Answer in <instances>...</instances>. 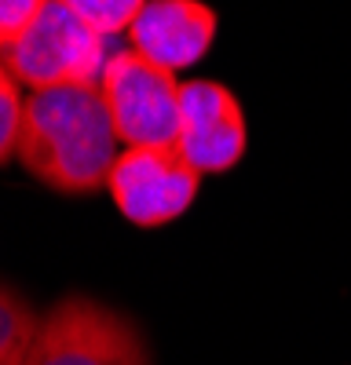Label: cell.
Wrapping results in <instances>:
<instances>
[{"label":"cell","mask_w":351,"mask_h":365,"mask_svg":"<svg viewBox=\"0 0 351 365\" xmlns=\"http://www.w3.org/2000/svg\"><path fill=\"white\" fill-rule=\"evenodd\" d=\"M99 84L29 91L22 110L19 161L58 194H96L121 158Z\"/></svg>","instance_id":"1"},{"label":"cell","mask_w":351,"mask_h":365,"mask_svg":"<svg viewBox=\"0 0 351 365\" xmlns=\"http://www.w3.org/2000/svg\"><path fill=\"white\" fill-rule=\"evenodd\" d=\"M245 113L238 96L220 81H187L180 91V139L176 150L201 175L230 172L245 158Z\"/></svg>","instance_id":"6"},{"label":"cell","mask_w":351,"mask_h":365,"mask_svg":"<svg viewBox=\"0 0 351 365\" xmlns=\"http://www.w3.org/2000/svg\"><path fill=\"white\" fill-rule=\"evenodd\" d=\"M48 0H0V51L15 44L29 26L37 22Z\"/></svg>","instance_id":"11"},{"label":"cell","mask_w":351,"mask_h":365,"mask_svg":"<svg viewBox=\"0 0 351 365\" xmlns=\"http://www.w3.org/2000/svg\"><path fill=\"white\" fill-rule=\"evenodd\" d=\"M58 4H66L96 34L110 37V34H128V26L146 8V0H58Z\"/></svg>","instance_id":"9"},{"label":"cell","mask_w":351,"mask_h":365,"mask_svg":"<svg viewBox=\"0 0 351 365\" xmlns=\"http://www.w3.org/2000/svg\"><path fill=\"white\" fill-rule=\"evenodd\" d=\"M198 187L201 172H194L176 146H125L106 179L121 216L143 230L180 220L194 205Z\"/></svg>","instance_id":"5"},{"label":"cell","mask_w":351,"mask_h":365,"mask_svg":"<svg viewBox=\"0 0 351 365\" xmlns=\"http://www.w3.org/2000/svg\"><path fill=\"white\" fill-rule=\"evenodd\" d=\"M106 37L81 22L66 4L48 0L26 34L0 51L8 73L34 91L66 84H99L106 70Z\"/></svg>","instance_id":"2"},{"label":"cell","mask_w":351,"mask_h":365,"mask_svg":"<svg viewBox=\"0 0 351 365\" xmlns=\"http://www.w3.org/2000/svg\"><path fill=\"white\" fill-rule=\"evenodd\" d=\"M117 139L125 146H176L180 139V91L172 70L139 51H113L99 77Z\"/></svg>","instance_id":"4"},{"label":"cell","mask_w":351,"mask_h":365,"mask_svg":"<svg viewBox=\"0 0 351 365\" xmlns=\"http://www.w3.org/2000/svg\"><path fill=\"white\" fill-rule=\"evenodd\" d=\"M41 314L29 307V299L0 282V365H29L34 361Z\"/></svg>","instance_id":"8"},{"label":"cell","mask_w":351,"mask_h":365,"mask_svg":"<svg viewBox=\"0 0 351 365\" xmlns=\"http://www.w3.org/2000/svg\"><path fill=\"white\" fill-rule=\"evenodd\" d=\"M22 110H26V99L19 91V81L11 73H0V165H8L19 154Z\"/></svg>","instance_id":"10"},{"label":"cell","mask_w":351,"mask_h":365,"mask_svg":"<svg viewBox=\"0 0 351 365\" xmlns=\"http://www.w3.org/2000/svg\"><path fill=\"white\" fill-rule=\"evenodd\" d=\"M29 365H151L143 332L92 296H66L41 318Z\"/></svg>","instance_id":"3"},{"label":"cell","mask_w":351,"mask_h":365,"mask_svg":"<svg viewBox=\"0 0 351 365\" xmlns=\"http://www.w3.org/2000/svg\"><path fill=\"white\" fill-rule=\"evenodd\" d=\"M216 11L201 0H146V8L128 26L132 51L165 66V70H187L216 41Z\"/></svg>","instance_id":"7"}]
</instances>
